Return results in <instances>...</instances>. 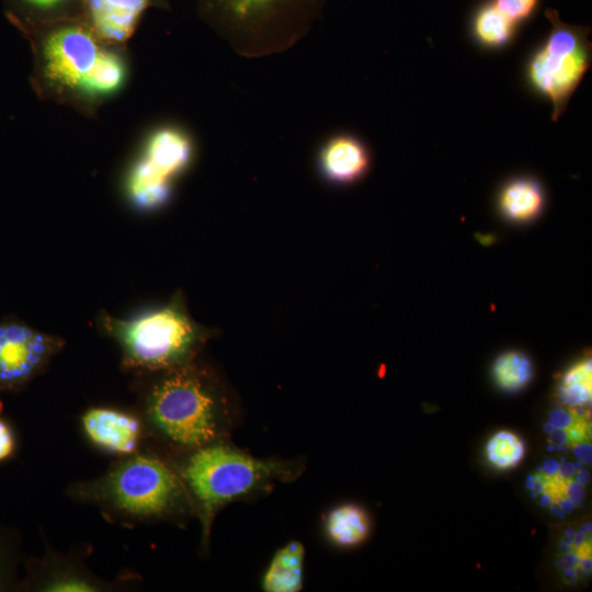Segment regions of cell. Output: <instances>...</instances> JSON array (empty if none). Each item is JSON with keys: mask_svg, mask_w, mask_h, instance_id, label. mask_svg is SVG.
<instances>
[{"mask_svg": "<svg viewBox=\"0 0 592 592\" xmlns=\"http://www.w3.org/2000/svg\"><path fill=\"white\" fill-rule=\"evenodd\" d=\"M98 322L121 346L127 368L167 371L189 364L208 338L181 295L128 318L101 314Z\"/></svg>", "mask_w": 592, "mask_h": 592, "instance_id": "1", "label": "cell"}, {"mask_svg": "<svg viewBox=\"0 0 592 592\" xmlns=\"http://www.w3.org/2000/svg\"><path fill=\"white\" fill-rule=\"evenodd\" d=\"M163 372L148 396L152 421L180 445H206L217 429V400L206 375L191 363Z\"/></svg>", "mask_w": 592, "mask_h": 592, "instance_id": "2", "label": "cell"}, {"mask_svg": "<svg viewBox=\"0 0 592 592\" xmlns=\"http://www.w3.org/2000/svg\"><path fill=\"white\" fill-rule=\"evenodd\" d=\"M545 15L551 29L527 60L526 80L535 92L550 101L551 119L556 122L591 66V29L565 23L555 9H546Z\"/></svg>", "mask_w": 592, "mask_h": 592, "instance_id": "3", "label": "cell"}, {"mask_svg": "<svg viewBox=\"0 0 592 592\" xmlns=\"http://www.w3.org/2000/svg\"><path fill=\"white\" fill-rule=\"evenodd\" d=\"M326 0H204L232 41L269 47L293 42L320 14Z\"/></svg>", "mask_w": 592, "mask_h": 592, "instance_id": "4", "label": "cell"}, {"mask_svg": "<svg viewBox=\"0 0 592 592\" xmlns=\"http://www.w3.org/2000/svg\"><path fill=\"white\" fill-rule=\"evenodd\" d=\"M277 463L259 460L228 446L198 449L184 468V478L201 503L204 527L218 508L282 473Z\"/></svg>", "mask_w": 592, "mask_h": 592, "instance_id": "5", "label": "cell"}, {"mask_svg": "<svg viewBox=\"0 0 592 592\" xmlns=\"http://www.w3.org/2000/svg\"><path fill=\"white\" fill-rule=\"evenodd\" d=\"M104 491L119 510L139 516L170 509L180 494L177 476L161 460L138 455L118 464L105 478Z\"/></svg>", "mask_w": 592, "mask_h": 592, "instance_id": "6", "label": "cell"}, {"mask_svg": "<svg viewBox=\"0 0 592 592\" xmlns=\"http://www.w3.org/2000/svg\"><path fill=\"white\" fill-rule=\"evenodd\" d=\"M64 341L20 321L0 322V388L20 387L38 375Z\"/></svg>", "mask_w": 592, "mask_h": 592, "instance_id": "7", "label": "cell"}, {"mask_svg": "<svg viewBox=\"0 0 592 592\" xmlns=\"http://www.w3.org/2000/svg\"><path fill=\"white\" fill-rule=\"evenodd\" d=\"M104 52L87 27L78 24L58 27L44 42L46 76L62 86L86 92Z\"/></svg>", "mask_w": 592, "mask_h": 592, "instance_id": "8", "label": "cell"}, {"mask_svg": "<svg viewBox=\"0 0 592 592\" xmlns=\"http://www.w3.org/2000/svg\"><path fill=\"white\" fill-rule=\"evenodd\" d=\"M589 473L570 462L547 459L537 473L528 477L526 487L544 506H550L558 516L570 513L580 505Z\"/></svg>", "mask_w": 592, "mask_h": 592, "instance_id": "9", "label": "cell"}, {"mask_svg": "<svg viewBox=\"0 0 592 592\" xmlns=\"http://www.w3.org/2000/svg\"><path fill=\"white\" fill-rule=\"evenodd\" d=\"M82 424L94 444L118 454L133 453L140 436V424L134 415L111 408L90 409Z\"/></svg>", "mask_w": 592, "mask_h": 592, "instance_id": "10", "label": "cell"}, {"mask_svg": "<svg viewBox=\"0 0 592 592\" xmlns=\"http://www.w3.org/2000/svg\"><path fill=\"white\" fill-rule=\"evenodd\" d=\"M369 156L366 147L356 137L338 135L330 138L319 153V168L328 181L351 183L367 170Z\"/></svg>", "mask_w": 592, "mask_h": 592, "instance_id": "11", "label": "cell"}, {"mask_svg": "<svg viewBox=\"0 0 592 592\" xmlns=\"http://www.w3.org/2000/svg\"><path fill=\"white\" fill-rule=\"evenodd\" d=\"M153 0H87L92 27L103 39H127L144 10Z\"/></svg>", "mask_w": 592, "mask_h": 592, "instance_id": "12", "label": "cell"}, {"mask_svg": "<svg viewBox=\"0 0 592 592\" xmlns=\"http://www.w3.org/2000/svg\"><path fill=\"white\" fill-rule=\"evenodd\" d=\"M191 143L179 129L162 128L148 140L143 159L158 174L171 180L190 162Z\"/></svg>", "mask_w": 592, "mask_h": 592, "instance_id": "13", "label": "cell"}, {"mask_svg": "<svg viewBox=\"0 0 592 592\" xmlns=\"http://www.w3.org/2000/svg\"><path fill=\"white\" fill-rule=\"evenodd\" d=\"M305 549L299 542H291L273 556L262 588L267 592H297L303 588Z\"/></svg>", "mask_w": 592, "mask_h": 592, "instance_id": "14", "label": "cell"}, {"mask_svg": "<svg viewBox=\"0 0 592 592\" xmlns=\"http://www.w3.org/2000/svg\"><path fill=\"white\" fill-rule=\"evenodd\" d=\"M544 195L539 184L528 178H517L508 182L499 196L502 214L514 221H526L539 214Z\"/></svg>", "mask_w": 592, "mask_h": 592, "instance_id": "15", "label": "cell"}, {"mask_svg": "<svg viewBox=\"0 0 592 592\" xmlns=\"http://www.w3.org/2000/svg\"><path fill=\"white\" fill-rule=\"evenodd\" d=\"M516 29L517 24L500 11L491 0L477 7L470 22L474 39L487 48L506 46L513 39Z\"/></svg>", "mask_w": 592, "mask_h": 592, "instance_id": "16", "label": "cell"}, {"mask_svg": "<svg viewBox=\"0 0 592 592\" xmlns=\"http://www.w3.org/2000/svg\"><path fill=\"white\" fill-rule=\"evenodd\" d=\"M170 180L156 173L143 159H140L128 175V196L138 208H158L170 197Z\"/></svg>", "mask_w": 592, "mask_h": 592, "instance_id": "17", "label": "cell"}, {"mask_svg": "<svg viewBox=\"0 0 592 592\" xmlns=\"http://www.w3.org/2000/svg\"><path fill=\"white\" fill-rule=\"evenodd\" d=\"M591 553L590 527L568 531L561 542L558 558L563 580L574 583L587 577L591 571Z\"/></svg>", "mask_w": 592, "mask_h": 592, "instance_id": "18", "label": "cell"}, {"mask_svg": "<svg viewBox=\"0 0 592 592\" xmlns=\"http://www.w3.org/2000/svg\"><path fill=\"white\" fill-rule=\"evenodd\" d=\"M326 531L334 544L354 546L362 543L368 535V516L355 504H343L329 513Z\"/></svg>", "mask_w": 592, "mask_h": 592, "instance_id": "19", "label": "cell"}, {"mask_svg": "<svg viewBox=\"0 0 592 592\" xmlns=\"http://www.w3.org/2000/svg\"><path fill=\"white\" fill-rule=\"evenodd\" d=\"M560 405L573 408H588L592 397L591 358L572 365L561 377L557 387Z\"/></svg>", "mask_w": 592, "mask_h": 592, "instance_id": "20", "label": "cell"}, {"mask_svg": "<svg viewBox=\"0 0 592 592\" xmlns=\"http://www.w3.org/2000/svg\"><path fill=\"white\" fill-rule=\"evenodd\" d=\"M533 376L531 360L523 353L511 351L500 355L493 365V377L504 390L516 391Z\"/></svg>", "mask_w": 592, "mask_h": 592, "instance_id": "21", "label": "cell"}, {"mask_svg": "<svg viewBox=\"0 0 592 592\" xmlns=\"http://www.w3.org/2000/svg\"><path fill=\"white\" fill-rule=\"evenodd\" d=\"M525 453L524 442L510 431L497 432L486 445V456L498 469H509L517 465Z\"/></svg>", "mask_w": 592, "mask_h": 592, "instance_id": "22", "label": "cell"}, {"mask_svg": "<svg viewBox=\"0 0 592 592\" xmlns=\"http://www.w3.org/2000/svg\"><path fill=\"white\" fill-rule=\"evenodd\" d=\"M124 78V67L121 59L110 52H104L91 78L86 92L109 93L118 88Z\"/></svg>", "mask_w": 592, "mask_h": 592, "instance_id": "23", "label": "cell"}, {"mask_svg": "<svg viewBox=\"0 0 592 592\" xmlns=\"http://www.w3.org/2000/svg\"><path fill=\"white\" fill-rule=\"evenodd\" d=\"M497 8L502 11L517 25L530 20L536 12L539 0H491Z\"/></svg>", "mask_w": 592, "mask_h": 592, "instance_id": "24", "label": "cell"}, {"mask_svg": "<svg viewBox=\"0 0 592 592\" xmlns=\"http://www.w3.org/2000/svg\"><path fill=\"white\" fill-rule=\"evenodd\" d=\"M46 590L57 592H88L93 591L94 589L89 582L84 580L77 578H66L52 582L47 585Z\"/></svg>", "mask_w": 592, "mask_h": 592, "instance_id": "25", "label": "cell"}, {"mask_svg": "<svg viewBox=\"0 0 592 592\" xmlns=\"http://www.w3.org/2000/svg\"><path fill=\"white\" fill-rule=\"evenodd\" d=\"M14 449V437L9 425L0 420V462L8 458Z\"/></svg>", "mask_w": 592, "mask_h": 592, "instance_id": "26", "label": "cell"}, {"mask_svg": "<svg viewBox=\"0 0 592 592\" xmlns=\"http://www.w3.org/2000/svg\"><path fill=\"white\" fill-rule=\"evenodd\" d=\"M70 1L72 0H18L20 4L38 11L56 10Z\"/></svg>", "mask_w": 592, "mask_h": 592, "instance_id": "27", "label": "cell"}, {"mask_svg": "<svg viewBox=\"0 0 592 592\" xmlns=\"http://www.w3.org/2000/svg\"><path fill=\"white\" fill-rule=\"evenodd\" d=\"M574 455L584 464L591 463V444L582 443L574 447Z\"/></svg>", "mask_w": 592, "mask_h": 592, "instance_id": "28", "label": "cell"}, {"mask_svg": "<svg viewBox=\"0 0 592 592\" xmlns=\"http://www.w3.org/2000/svg\"><path fill=\"white\" fill-rule=\"evenodd\" d=\"M7 580V560L2 549H0V589L4 587Z\"/></svg>", "mask_w": 592, "mask_h": 592, "instance_id": "29", "label": "cell"}]
</instances>
